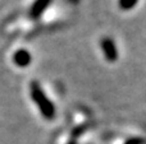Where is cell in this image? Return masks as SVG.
Masks as SVG:
<instances>
[{
	"label": "cell",
	"instance_id": "obj_1",
	"mask_svg": "<svg viewBox=\"0 0 146 144\" xmlns=\"http://www.w3.org/2000/svg\"><path fill=\"white\" fill-rule=\"evenodd\" d=\"M30 89H31V97H32L33 102L38 106L41 114L45 117H48V119H51V117L54 116V114H55V110H54L53 103H51L50 99L48 98V96L44 93L40 83L36 81L31 82Z\"/></svg>",
	"mask_w": 146,
	"mask_h": 144
},
{
	"label": "cell",
	"instance_id": "obj_2",
	"mask_svg": "<svg viewBox=\"0 0 146 144\" xmlns=\"http://www.w3.org/2000/svg\"><path fill=\"white\" fill-rule=\"evenodd\" d=\"M100 45H101V51H103L104 58H105L106 61L114 63V61L118 60V50H117L114 41L110 37H103Z\"/></svg>",
	"mask_w": 146,
	"mask_h": 144
},
{
	"label": "cell",
	"instance_id": "obj_3",
	"mask_svg": "<svg viewBox=\"0 0 146 144\" xmlns=\"http://www.w3.org/2000/svg\"><path fill=\"white\" fill-rule=\"evenodd\" d=\"M51 3H53V0H35V3L32 4V7L30 9V17L32 19L40 18V15L50 7Z\"/></svg>",
	"mask_w": 146,
	"mask_h": 144
},
{
	"label": "cell",
	"instance_id": "obj_4",
	"mask_svg": "<svg viewBox=\"0 0 146 144\" xmlns=\"http://www.w3.org/2000/svg\"><path fill=\"white\" fill-rule=\"evenodd\" d=\"M31 54L27 50H18L13 56V60L18 66H27L31 63Z\"/></svg>",
	"mask_w": 146,
	"mask_h": 144
},
{
	"label": "cell",
	"instance_id": "obj_5",
	"mask_svg": "<svg viewBox=\"0 0 146 144\" xmlns=\"http://www.w3.org/2000/svg\"><path fill=\"white\" fill-rule=\"evenodd\" d=\"M139 0H118V5L122 10H131L136 7Z\"/></svg>",
	"mask_w": 146,
	"mask_h": 144
},
{
	"label": "cell",
	"instance_id": "obj_6",
	"mask_svg": "<svg viewBox=\"0 0 146 144\" xmlns=\"http://www.w3.org/2000/svg\"><path fill=\"white\" fill-rule=\"evenodd\" d=\"M67 1H69L71 4H78V3H80L81 0H67Z\"/></svg>",
	"mask_w": 146,
	"mask_h": 144
}]
</instances>
